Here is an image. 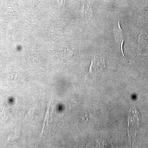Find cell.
I'll return each mask as SVG.
<instances>
[{
	"instance_id": "cell-1",
	"label": "cell",
	"mask_w": 148,
	"mask_h": 148,
	"mask_svg": "<svg viewBox=\"0 0 148 148\" xmlns=\"http://www.w3.org/2000/svg\"><path fill=\"white\" fill-rule=\"evenodd\" d=\"M106 68L105 59L102 57L95 56L91 61L87 75L88 77H93L98 75Z\"/></svg>"
},
{
	"instance_id": "cell-2",
	"label": "cell",
	"mask_w": 148,
	"mask_h": 148,
	"mask_svg": "<svg viewBox=\"0 0 148 148\" xmlns=\"http://www.w3.org/2000/svg\"><path fill=\"white\" fill-rule=\"evenodd\" d=\"M114 36L115 40L118 47L119 48L120 50L121 51L122 54L125 58V56L124 55L123 52V45L125 40L124 32L123 31L120 24V21L119 20L118 21L117 25L114 27Z\"/></svg>"
},
{
	"instance_id": "cell-3",
	"label": "cell",
	"mask_w": 148,
	"mask_h": 148,
	"mask_svg": "<svg viewBox=\"0 0 148 148\" xmlns=\"http://www.w3.org/2000/svg\"><path fill=\"white\" fill-rule=\"evenodd\" d=\"M148 42V34L142 30L138 38V53H141L144 48L146 46Z\"/></svg>"
},
{
	"instance_id": "cell-4",
	"label": "cell",
	"mask_w": 148,
	"mask_h": 148,
	"mask_svg": "<svg viewBox=\"0 0 148 148\" xmlns=\"http://www.w3.org/2000/svg\"><path fill=\"white\" fill-rule=\"evenodd\" d=\"M82 14L84 18L87 19H90L93 16L91 5L88 2H85L84 4Z\"/></svg>"
},
{
	"instance_id": "cell-5",
	"label": "cell",
	"mask_w": 148,
	"mask_h": 148,
	"mask_svg": "<svg viewBox=\"0 0 148 148\" xmlns=\"http://www.w3.org/2000/svg\"><path fill=\"white\" fill-rule=\"evenodd\" d=\"M52 109L51 108V107L50 104H49V107H48V110L47 112V114H46V117L45 118V121L44 122V125L43 128L45 127V131L46 132H49V125L51 123V120H49L51 118V114L52 113V111H51Z\"/></svg>"
}]
</instances>
